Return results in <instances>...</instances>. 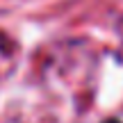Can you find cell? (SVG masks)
<instances>
[{
	"mask_svg": "<svg viewBox=\"0 0 123 123\" xmlns=\"http://www.w3.org/2000/svg\"><path fill=\"white\" fill-rule=\"evenodd\" d=\"M105 123H121V121H119V119H107Z\"/></svg>",
	"mask_w": 123,
	"mask_h": 123,
	"instance_id": "6da1fadb",
	"label": "cell"
}]
</instances>
